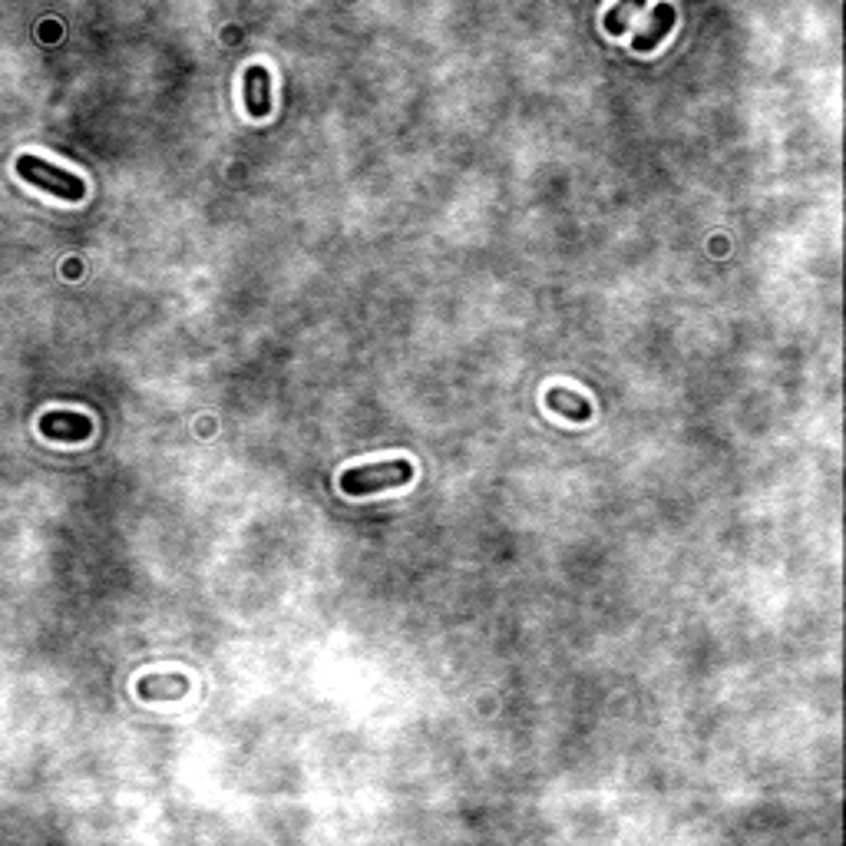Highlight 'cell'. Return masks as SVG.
I'll return each mask as SVG.
<instances>
[{
	"label": "cell",
	"instance_id": "6da1fadb",
	"mask_svg": "<svg viewBox=\"0 0 846 846\" xmlns=\"http://www.w3.org/2000/svg\"><path fill=\"white\" fill-rule=\"evenodd\" d=\"M17 176L27 182V186H34L40 192H50L53 199H63V202H83L86 195V182L80 176H73V172L53 166L50 159H40V156H17Z\"/></svg>",
	"mask_w": 846,
	"mask_h": 846
},
{
	"label": "cell",
	"instance_id": "7a4b0ae2",
	"mask_svg": "<svg viewBox=\"0 0 846 846\" xmlns=\"http://www.w3.org/2000/svg\"><path fill=\"white\" fill-rule=\"evenodd\" d=\"M414 480V463L410 460H384V463H364L351 466L341 473V493L347 496H374L390 486H404Z\"/></svg>",
	"mask_w": 846,
	"mask_h": 846
},
{
	"label": "cell",
	"instance_id": "277c9868",
	"mask_svg": "<svg viewBox=\"0 0 846 846\" xmlns=\"http://www.w3.org/2000/svg\"><path fill=\"white\" fill-rule=\"evenodd\" d=\"M242 96H245V110H248V116L265 119V116L271 113V73L262 67V63H255V67L245 70Z\"/></svg>",
	"mask_w": 846,
	"mask_h": 846
},
{
	"label": "cell",
	"instance_id": "3957f363",
	"mask_svg": "<svg viewBox=\"0 0 846 846\" xmlns=\"http://www.w3.org/2000/svg\"><path fill=\"white\" fill-rule=\"evenodd\" d=\"M40 433L57 443H83L93 437V420L80 410H50L40 417Z\"/></svg>",
	"mask_w": 846,
	"mask_h": 846
},
{
	"label": "cell",
	"instance_id": "52a82bcc",
	"mask_svg": "<svg viewBox=\"0 0 846 846\" xmlns=\"http://www.w3.org/2000/svg\"><path fill=\"white\" fill-rule=\"evenodd\" d=\"M642 7H645V0H618L609 14H605V30H609L612 37H622L628 30V24H632V17Z\"/></svg>",
	"mask_w": 846,
	"mask_h": 846
},
{
	"label": "cell",
	"instance_id": "5b68a950",
	"mask_svg": "<svg viewBox=\"0 0 846 846\" xmlns=\"http://www.w3.org/2000/svg\"><path fill=\"white\" fill-rule=\"evenodd\" d=\"M675 20H678V10H675V7H671V4H658V7L652 10V20H648V27L642 30V34H635L632 50H635V53H652L658 43L671 34Z\"/></svg>",
	"mask_w": 846,
	"mask_h": 846
},
{
	"label": "cell",
	"instance_id": "8992f818",
	"mask_svg": "<svg viewBox=\"0 0 846 846\" xmlns=\"http://www.w3.org/2000/svg\"><path fill=\"white\" fill-rule=\"evenodd\" d=\"M546 407L552 410V414L566 417L569 423H585L592 417L589 400H585L582 394H576V390H569V387H549L546 390Z\"/></svg>",
	"mask_w": 846,
	"mask_h": 846
}]
</instances>
